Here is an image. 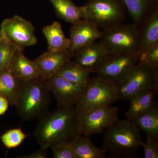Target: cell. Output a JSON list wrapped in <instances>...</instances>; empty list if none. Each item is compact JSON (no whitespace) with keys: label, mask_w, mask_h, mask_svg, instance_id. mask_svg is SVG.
Here are the masks:
<instances>
[{"label":"cell","mask_w":158,"mask_h":158,"mask_svg":"<svg viewBox=\"0 0 158 158\" xmlns=\"http://www.w3.org/2000/svg\"><path fill=\"white\" fill-rule=\"evenodd\" d=\"M140 129L133 121L117 119L104 131L103 149L120 157H132L141 146Z\"/></svg>","instance_id":"3957f363"},{"label":"cell","mask_w":158,"mask_h":158,"mask_svg":"<svg viewBox=\"0 0 158 158\" xmlns=\"http://www.w3.org/2000/svg\"><path fill=\"white\" fill-rule=\"evenodd\" d=\"M144 28L140 32L139 56L146 54L158 44V11L156 9L143 23Z\"/></svg>","instance_id":"2e32d148"},{"label":"cell","mask_w":158,"mask_h":158,"mask_svg":"<svg viewBox=\"0 0 158 158\" xmlns=\"http://www.w3.org/2000/svg\"><path fill=\"white\" fill-rule=\"evenodd\" d=\"M155 1H157H157H158V0H155Z\"/></svg>","instance_id":"d6a6232c"},{"label":"cell","mask_w":158,"mask_h":158,"mask_svg":"<svg viewBox=\"0 0 158 158\" xmlns=\"http://www.w3.org/2000/svg\"><path fill=\"white\" fill-rule=\"evenodd\" d=\"M139 53L109 54L93 73L117 84L138 63Z\"/></svg>","instance_id":"30bf717a"},{"label":"cell","mask_w":158,"mask_h":158,"mask_svg":"<svg viewBox=\"0 0 158 158\" xmlns=\"http://www.w3.org/2000/svg\"><path fill=\"white\" fill-rule=\"evenodd\" d=\"M22 84L13 76L10 67L0 72V95L7 99L10 105L15 104Z\"/></svg>","instance_id":"44dd1931"},{"label":"cell","mask_w":158,"mask_h":158,"mask_svg":"<svg viewBox=\"0 0 158 158\" xmlns=\"http://www.w3.org/2000/svg\"><path fill=\"white\" fill-rule=\"evenodd\" d=\"M109 54L101 43L96 41L76 51L72 58L79 65L93 73Z\"/></svg>","instance_id":"5bb4252c"},{"label":"cell","mask_w":158,"mask_h":158,"mask_svg":"<svg viewBox=\"0 0 158 158\" xmlns=\"http://www.w3.org/2000/svg\"><path fill=\"white\" fill-rule=\"evenodd\" d=\"M83 8L84 19L104 30L120 23L125 18L126 8L122 0H88Z\"/></svg>","instance_id":"52a82bcc"},{"label":"cell","mask_w":158,"mask_h":158,"mask_svg":"<svg viewBox=\"0 0 158 158\" xmlns=\"http://www.w3.org/2000/svg\"><path fill=\"white\" fill-rule=\"evenodd\" d=\"M102 34L96 25L88 19H83L74 23L70 29L68 50L71 57L80 49L100 39Z\"/></svg>","instance_id":"7c38bea8"},{"label":"cell","mask_w":158,"mask_h":158,"mask_svg":"<svg viewBox=\"0 0 158 158\" xmlns=\"http://www.w3.org/2000/svg\"><path fill=\"white\" fill-rule=\"evenodd\" d=\"M126 9L133 19L134 24L138 27L149 16L148 11L154 0H122ZM155 1V0H154Z\"/></svg>","instance_id":"cb8c5ba5"},{"label":"cell","mask_w":158,"mask_h":158,"mask_svg":"<svg viewBox=\"0 0 158 158\" xmlns=\"http://www.w3.org/2000/svg\"><path fill=\"white\" fill-rule=\"evenodd\" d=\"M100 40L109 54L139 53L140 31L134 23H120L106 29Z\"/></svg>","instance_id":"277c9868"},{"label":"cell","mask_w":158,"mask_h":158,"mask_svg":"<svg viewBox=\"0 0 158 158\" xmlns=\"http://www.w3.org/2000/svg\"><path fill=\"white\" fill-rule=\"evenodd\" d=\"M118 108L111 106L80 113V133L89 138L101 134L118 119Z\"/></svg>","instance_id":"9c48e42d"},{"label":"cell","mask_w":158,"mask_h":158,"mask_svg":"<svg viewBox=\"0 0 158 158\" xmlns=\"http://www.w3.org/2000/svg\"><path fill=\"white\" fill-rule=\"evenodd\" d=\"M158 92V87H156L138 94L130 99L131 105L126 113L127 119L132 120L151 108L155 102Z\"/></svg>","instance_id":"e0dca14e"},{"label":"cell","mask_w":158,"mask_h":158,"mask_svg":"<svg viewBox=\"0 0 158 158\" xmlns=\"http://www.w3.org/2000/svg\"><path fill=\"white\" fill-rule=\"evenodd\" d=\"M131 121L140 129L143 130L147 136L152 137L158 141V106L157 102L146 112Z\"/></svg>","instance_id":"7402d4cb"},{"label":"cell","mask_w":158,"mask_h":158,"mask_svg":"<svg viewBox=\"0 0 158 158\" xmlns=\"http://www.w3.org/2000/svg\"><path fill=\"white\" fill-rule=\"evenodd\" d=\"M55 158H76L70 143L62 142L50 148Z\"/></svg>","instance_id":"4316f807"},{"label":"cell","mask_w":158,"mask_h":158,"mask_svg":"<svg viewBox=\"0 0 158 158\" xmlns=\"http://www.w3.org/2000/svg\"><path fill=\"white\" fill-rule=\"evenodd\" d=\"M27 136L21 128H14L3 133L0 139L7 149H13L22 144Z\"/></svg>","instance_id":"d4e9b609"},{"label":"cell","mask_w":158,"mask_h":158,"mask_svg":"<svg viewBox=\"0 0 158 158\" xmlns=\"http://www.w3.org/2000/svg\"><path fill=\"white\" fill-rule=\"evenodd\" d=\"M42 32L47 41L48 51H68L70 39L65 37L62 25L59 22H54L49 25L44 27Z\"/></svg>","instance_id":"ac0fdd59"},{"label":"cell","mask_w":158,"mask_h":158,"mask_svg":"<svg viewBox=\"0 0 158 158\" xmlns=\"http://www.w3.org/2000/svg\"><path fill=\"white\" fill-rule=\"evenodd\" d=\"M9 67L13 76L23 82L41 77L34 60L27 58L23 50L19 48L15 53Z\"/></svg>","instance_id":"9a60e30c"},{"label":"cell","mask_w":158,"mask_h":158,"mask_svg":"<svg viewBox=\"0 0 158 158\" xmlns=\"http://www.w3.org/2000/svg\"><path fill=\"white\" fill-rule=\"evenodd\" d=\"M76 158H105L106 151L97 147L89 137L80 135L71 141Z\"/></svg>","instance_id":"d6986e66"},{"label":"cell","mask_w":158,"mask_h":158,"mask_svg":"<svg viewBox=\"0 0 158 158\" xmlns=\"http://www.w3.org/2000/svg\"><path fill=\"white\" fill-rule=\"evenodd\" d=\"M146 142H141V146L144 150V157L145 158H158V141L152 137L147 136Z\"/></svg>","instance_id":"f1b7e54d"},{"label":"cell","mask_w":158,"mask_h":158,"mask_svg":"<svg viewBox=\"0 0 158 158\" xmlns=\"http://www.w3.org/2000/svg\"><path fill=\"white\" fill-rule=\"evenodd\" d=\"M0 27L4 38L23 50L37 43L33 24L19 15L4 19Z\"/></svg>","instance_id":"ba28073f"},{"label":"cell","mask_w":158,"mask_h":158,"mask_svg":"<svg viewBox=\"0 0 158 158\" xmlns=\"http://www.w3.org/2000/svg\"><path fill=\"white\" fill-rule=\"evenodd\" d=\"M58 17L73 24L85 17L83 6L75 5L71 0H50Z\"/></svg>","instance_id":"603a6c76"},{"label":"cell","mask_w":158,"mask_h":158,"mask_svg":"<svg viewBox=\"0 0 158 158\" xmlns=\"http://www.w3.org/2000/svg\"><path fill=\"white\" fill-rule=\"evenodd\" d=\"M47 150L40 148L39 150L30 154L20 156V158H45L48 157Z\"/></svg>","instance_id":"f546056e"},{"label":"cell","mask_w":158,"mask_h":158,"mask_svg":"<svg viewBox=\"0 0 158 158\" xmlns=\"http://www.w3.org/2000/svg\"><path fill=\"white\" fill-rule=\"evenodd\" d=\"M9 105L8 100L0 95V116H2L6 113Z\"/></svg>","instance_id":"4dcf8cb0"},{"label":"cell","mask_w":158,"mask_h":158,"mask_svg":"<svg viewBox=\"0 0 158 158\" xmlns=\"http://www.w3.org/2000/svg\"><path fill=\"white\" fill-rule=\"evenodd\" d=\"M138 62L158 69V44L146 54L139 56Z\"/></svg>","instance_id":"83f0119b"},{"label":"cell","mask_w":158,"mask_h":158,"mask_svg":"<svg viewBox=\"0 0 158 158\" xmlns=\"http://www.w3.org/2000/svg\"><path fill=\"white\" fill-rule=\"evenodd\" d=\"M4 39V36H3L2 34L1 31H0V44L1 42L2 41L3 39Z\"/></svg>","instance_id":"1f68e13d"},{"label":"cell","mask_w":158,"mask_h":158,"mask_svg":"<svg viewBox=\"0 0 158 158\" xmlns=\"http://www.w3.org/2000/svg\"><path fill=\"white\" fill-rule=\"evenodd\" d=\"M50 91L47 81L42 77L23 82L14 106L24 121L39 119L48 113Z\"/></svg>","instance_id":"7a4b0ae2"},{"label":"cell","mask_w":158,"mask_h":158,"mask_svg":"<svg viewBox=\"0 0 158 158\" xmlns=\"http://www.w3.org/2000/svg\"><path fill=\"white\" fill-rule=\"evenodd\" d=\"M18 48L5 38L0 44V72L10 67Z\"/></svg>","instance_id":"484cf974"},{"label":"cell","mask_w":158,"mask_h":158,"mask_svg":"<svg viewBox=\"0 0 158 158\" xmlns=\"http://www.w3.org/2000/svg\"><path fill=\"white\" fill-rule=\"evenodd\" d=\"M47 82L50 91L53 94L58 106H75L86 88L69 81L58 74Z\"/></svg>","instance_id":"8fae6325"},{"label":"cell","mask_w":158,"mask_h":158,"mask_svg":"<svg viewBox=\"0 0 158 158\" xmlns=\"http://www.w3.org/2000/svg\"><path fill=\"white\" fill-rule=\"evenodd\" d=\"M71 58L68 51H48L34 61L39 69L41 77L48 81L56 74L60 68Z\"/></svg>","instance_id":"4fadbf2b"},{"label":"cell","mask_w":158,"mask_h":158,"mask_svg":"<svg viewBox=\"0 0 158 158\" xmlns=\"http://www.w3.org/2000/svg\"><path fill=\"white\" fill-rule=\"evenodd\" d=\"M116 85L118 100H129L138 94L158 87V69L138 62Z\"/></svg>","instance_id":"8992f818"},{"label":"cell","mask_w":158,"mask_h":158,"mask_svg":"<svg viewBox=\"0 0 158 158\" xmlns=\"http://www.w3.org/2000/svg\"><path fill=\"white\" fill-rule=\"evenodd\" d=\"M38 119L34 135L40 148L48 150L58 143H70L81 135L80 113L75 106H58Z\"/></svg>","instance_id":"6da1fadb"},{"label":"cell","mask_w":158,"mask_h":158,"mask_svg":"<svg viewBox=\"0 0 158 158\" xmlns=\"http://www.w3.org/2000/svg\"><path fill=\"white\" fill-rule=\"evenodd\" d=\"M91 71L79 65L73 60H69L56 74L74 84L86 88L90 80Z\"/></svg>","instance_id":"ffe728a7"},{"label":"cell","mask_w":158,"mask_h":158,"mask_svg":"<svg viewBox=\"0 0 158 158\" xmlns=\"http://www.w3.org/2000/svg\"><path fill=\"white\" fill-rule=\"evenodd\" d=\"M118 100L116 84L97 76L90 78L85 92L75 105L79 113L111 106Z\"/></svg>","instance_id":"5b68a950"}]
</instances>
